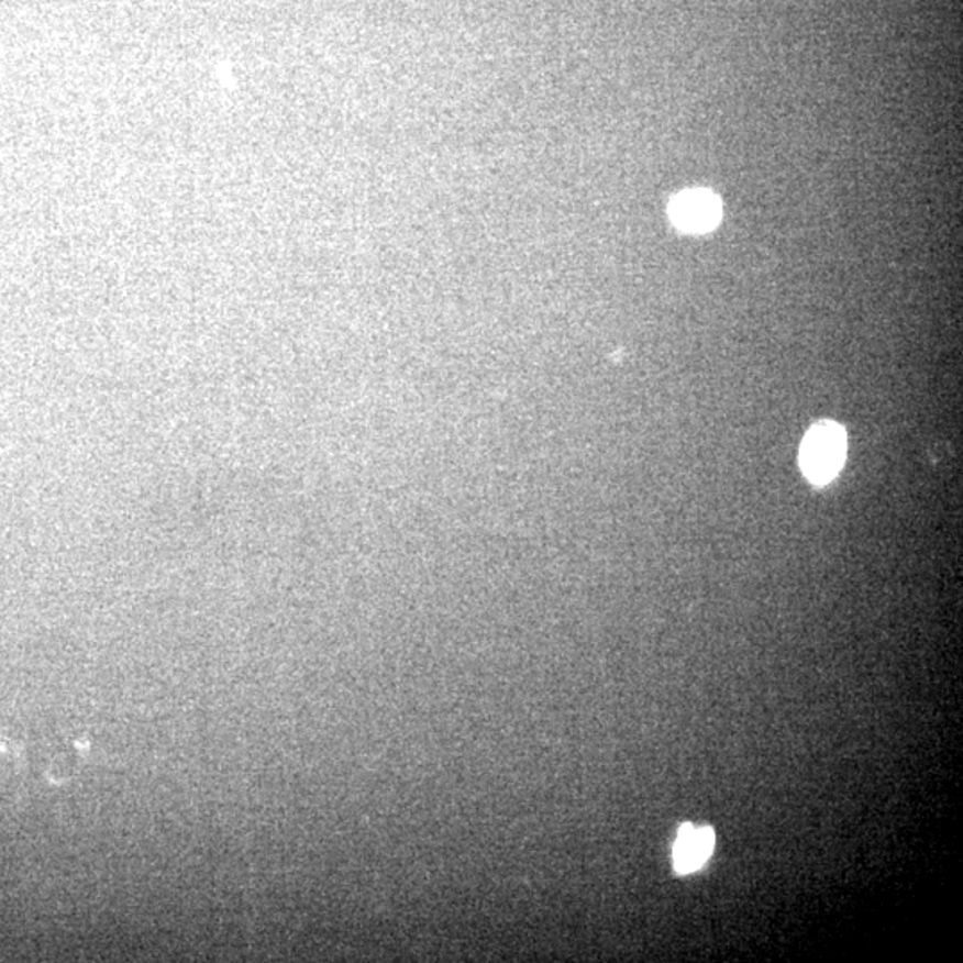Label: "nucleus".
Wrapping results in <instances>:
<instances>
[{"label":"nucleus","instance_id":"nucleus-1","mask_svg":"<svg viewBox=\"0 0 963 963\" xmlns=\"http://www.w3.org/2000/svg\"><path fill=\"white\" fill-rule=\"evenodd\" d=\"M845 457V434L833 421H821L810 429L799 452L802 473L813 484H828Z\"/></svg>","mask_w":963,"mask_h":963},{"label":"nucleus","instance_id":"nucleus-2","mask_svg":"<svg viewBox=\"0 0 963 963\" xmlns=\"http://www.w3.org/2000/svg\"><path fill=\"white\" fill-rule=\"evenodd\" d=\"M671 218L685 231H710L721 218V203L709 191H685L671 203Z\"/></svg>","mask_w":963,"mask_h":963},{"label":"nucleus","instance_id":"nucleus-3","mask_svg":"<svg viewBox=\"0 0 963 963\" xmlns=\"http://www.w3.org/2000/svg\"><path fill=\"white\" fill-rule=\"evenodd\" d=\"M712 850L713 831L710 828L685 824L678 833L675 851H673L675 870L682 874L699 870L705 864V860L709 859Z\"/></svg>","mask_w":963,"mask_h":963}]
</instances>
